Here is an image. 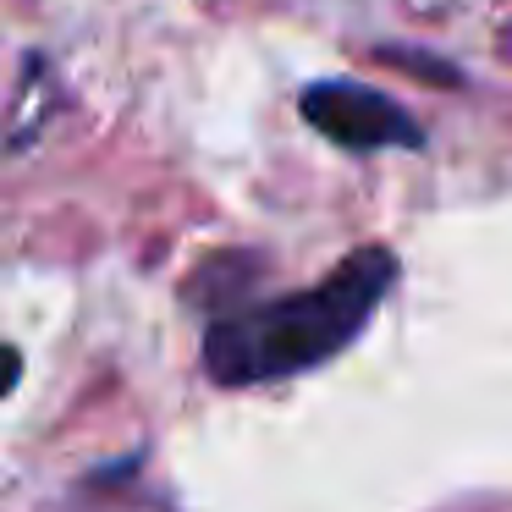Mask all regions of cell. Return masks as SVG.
I'll return each instance as SVG.
<instances>
[{
	"label": "cell",
	"instance_id": "cell-1",
	"mask_svg": "<svg viewBox=\"0 0 512 512\" xmlns=\"http://www.w3.org/2000/svg\"><path fill=\"white\" fill-rule=\"evenodd\" d=\"M391 281H397V254L358 248L325 281L292 292V298L221 314L204 336V369L221 386H259V380H281L325 364L369 325Z\"/></svg>",
	"mask_w": 512,
	"mask_h": 512
},
{
	"label": "cell",
	"instance_id": "cell-2",
	"mask_svg": "<svg viewBox=\"0 0 512 512\" xmlns=\"http://www.w3.org/2000/svg\"><path fill=\"white\" fill-rule=\"evenodd\" d=\"M303 122L342 149H419L424 127L397 100L364 83H309L298 100Z\"/></svg>",
	"mask_w": 512,
	"mask_h": 512
},
{
	"label": "cell",
	"instance_id": "cell-3",
	"mask_svg": "<svg viewBox=\"0 0 512 512\" xmlns=\"http://www.w3.org/2000/svg\"><path fill=\"white\" fill-rule=\"evenodd\" d=\"M17 375H23V353L17 347H0V397L17 386Z\"/></svg>",
	"mask_w": 512,
	"mask_h": 512
}]
</instances>
